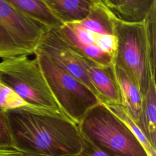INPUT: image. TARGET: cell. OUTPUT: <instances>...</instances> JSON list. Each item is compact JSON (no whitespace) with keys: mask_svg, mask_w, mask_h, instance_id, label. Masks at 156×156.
Listing matches in <instances>:
<instances>
[{"mask_svg":"<svg viewBox=\"0 0 156 156\" xmlns=\"http://www.w3.org/2000/svg\"><path fill=\"white\" fill-rule=\"evenodd\" d=\"M26 15L49 29H58L63 24L55 16L44 0H9Z\"/></svg>","mask_w":156,"mask_h":156,"instance_id":"cell-13","label":"cell"},{"mask_svg":"<svg viewBox=\"0 0 156 156\" xmlns=\"http://www.w3.org/2000/svg\"><path fill=\"white\" fill-rule=\"evenodd\" d=\"M48 29L9 0H0V58L34 54Z\"/></svg>","mask_w":156,"mask_h":156,"instance_id":"cell-7","label":"cell"},{"mask_svg":"<svg viewBox=\"0 0 156 156\" xmlns=\"http://www.w3.org/2000/svg\"><path fill=\"white\" fill-rule=\"evenodd\" d=\"M56 30L69 46L96 64L114 65L117 49L115 20L101 0H93L84 20L63 24Z\"/></svg>","mask_w":156,"mask_h":156,"instance_id":"cell-2","label":"cell"},{"mask_svg":"<svg viewBox=\"0 0 156 156\" xmlns=\"http://www.w3.org/2000/svg\"><path fill=\"white\" fill-rule=\"evenodd\" d=\"M63 24L80 22L89 15L93 0H44Z\"/></svg>","mask_w":156,"mask_h":156,"instance_id":"cell-12","label":"cell"},{"mask_svg":"<svg viewBox=\"0 0 156 156\" xmlns=\"http://www.w3.org/2000/svg\"><path fill=\"white\" fill-rule=\"evenodd\" d=\"M82 136L83 138V145L81 150L75 154L66 156H112L99 149L83 135H82Z\"/></svg>","mask_w":156,"mask_h":156,"instance_id":"cell-19","label":"cell"},{"mask_svg":"<svg viewBox=\"0 0 156 156\" xmlns=\"http://www.w3.org/2000/svg\"><path fill=\"white\" fill-rule=\"evenodd\" d=\"M0 156H29V155L14 148H10L0 149Z\"/></svg>","mask_w":156,"mask_h":156,"instance_id":"cell-20","label":"cell"},{"mask_svg":"<svg viewBox=\"0 0 156 156\" xmlns=\"http://www.w3.org/2000/svg\"><path fill=\"white\" fill-rule=\"evenodd\" d=\"M13 148L33 156L79 152L83 138L78 125L61 110L32 106L5 112Z\"/></svg>","mask_w":156,"mask_h":156,"instance_id":"cell-1","label":"cell"},{"mask_svg":"<svg viewBox=\"0 0 156 156\" xmlns=\"http://www.w3.org/2000/svg\"><path fill=\"white\" fill-rule=\"evenodd\" d=\"M115 71L120 91L121 105L146 137L143 115V96L136 85L123 71L115 66Z\"/></svg>","mask_w":156,"mask_h":156,"instance_id":"cell-11","label":"cell"},{"mask_svg":"<svg viewBox=\"0 0 156 156\" xmlns=\"http://www.w3.org/2000/svg\"><path fill=\"white\" fill-rule=\"evenodd\" d=\"M143 115L146 138L156 148V85L155 80H151L143 96Z\"/></svg>","mask_w":156,"mask_h":156,"instance_id":"cell-14","label":"cell"},{"mask_svg":"<svg viewBox=\"0 0 156 156\" xmlns=\"http://www.w3.org/2000/svg\"><path fill=\"white\" fill-rule=\"evenodd\" d=\"M74 51L79 58L101 102L104 104H121L115 65L100 66L75 49Z\"/></svg>","mask_w":156,"mask_h":156,"instance_id":"cell-9","label":"cell"},{"mask_svg":"<svg viewBox=\"0 0 156 156\" xmlns=\"http://www.w3.org/2000/svg\"><path fill=\"white\" fill-rule=\"evenodd\" d=\"M144 23L128 24L115 21L117 49L114 58V65L133 81L143 96L151 80H155V70L149 55Z\"/></svg>","mask_w":156,"mask_h":156,"instance_id":"cell-5","label":"cell"},{"mask_svg":"<svg viewBox=\"0 0 156 156\" xmlns=\"http://www.w3.org/2000/svg\"><path fill=\"white\" fill-rule=\"evenodd\" d=\"M29 105L7 85L0 82V108L4 112Z\"/></svg>","mask_w":156,"mask_h":156,"instance_id":"cell-17","label":"cell"},{"mask_svg":"<svg viewBox=\"0 0 156 156\" xmlns=\"http://www.w3.org/2000/svg\"><path fill=\"white\" fill-rule=\"evenodd\" d=\"M104 105L130 130V132L141 143L147 154V156H156V148L154 147L149 143L141 129L129 116L126 109L121 104Z\"/></svg>","mask_w":156,"mask_h":156,"instance_id":"cell-15","label":"cell"},{"mask_svg":"<svg viewBox=\"0 0 156 156\" xmlns=\"http://www.w3.org/2000/svg\"><path fill=\"white\" fill-rule=\"evenodd\" d=\"M146 44L151 65L156 68V5L152 9L144 23Z\"/></svg>","mask_w":156,"mask_h":156,"instance_id":"cell-16","label":"cell"},{"mask_svg":"<svg viewBox=\"0 0 156 156\" xmlns=\"http://www.w3.org/2000/svg\"><path fill=\"white\" fill-rule=\"evenodd\" d=\"M78 126L82 135L112 156H147L130 130L102 102L91 108Z\"/></svg>","mask_w":156,"mask_h":156,"instance_id":"cell-3","label":"cell"},{"mask_svg":"<svg viewBox=\"0 0 156 156\" xmlns=\"http://www.w3.org/2000/svg\"><path fill=\"white\" fill-rule=\"evenodd\" d=\"M36 51L44 54L56 66L80 81L98 96L75 51L60 37L56 29L46 31Z\"/></svg>","mask_w":156,"mask_h":156,"instance_id":"cell-8","label":"cell"},{"mask_svg":"<svg viewBox=\"0 0 156 156\" xmlns=\"http://www.w3.org/2000/svg\"><path fill=\"white\" fill-rule=\"evenodd\" d=\"M34 55L60 110L79 125L87 112L101 102L99 99L85 85L56 66L44 54L35 51Z\"/></svg>","mask_w":156,"mask_h":156,"instance_id":"cell-6","label":"cell"},{"mask_svg":"<svg viewBox=\"0 0 156 156\" xmlns=\"http://www.w3.org/2000/svg\"><path fill=\"white\" fill-rule=\"evenodd\" d=\"M0 82L11 88L30 106L61 110L35 56L30 58L23 55L2 59L0 62Z\"/></svg>","mask_w":156,"mask_h":156,"instance_id":"cell-4","label":"cell"},{"mask_svg":"<svg viewBox=\"0 0 156 156\" xmlns=\"http://www.w3.org/2000/svg\"><path fill=\"white\" fill-rule=\"evenodd\" d=\"M113 18L118 22L128 24H143L156 0H101Z\"/></svg>","mask_w":156,"mask_h":156,"instance_id":"cell-10","label":"cell"},{"mask_svg":"<svg viewBox=\"0 0 156 156\" xmlns=\"http://www.w3.org/2000/svg\"><path fill=\"white\" fill-rule=\"evenodd\" d=\"M13 148L5 112L0 108V149Z\"/></svg>","mask_w":156,"mask_h":156,"instance_id":"cell-18","label":"cell"}]
</instances>
